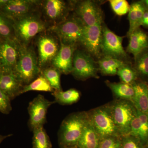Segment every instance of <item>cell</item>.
I'll return each instance as SVG.
<instances>
[{
    "instance_id": "obj_35",
    "label": "cell",
    "mask_w": 148,
    "mask_h": 148,
    "mask_svg": "<svg viewBox=\"0 0 148 148\" xmlns=\"http://www.w3.org/2000/svg\"><path fill=\"white\" fill-rule=\"evenodd\" d=\"M10 98L0 89V112L8 114L12 110Z\"/></svg>"
},
{
    "instance_id": "obj_9",
    "label": "cell",
    "mask_w": 148,
    "mask_h": 148,
    "mask_svg": "<svg viewBox=\"0 0 148 148\" xmlns=\"http://www.w3.org/2000/svg\"><path fill=\"white\" fill-rule=\"evenodd\" d=\"M123 38V37L115 34L106 25H102V54L104 56L113 57L123 61L127 59V55L122 45Z\"/></svg>"
},
{
    "instance_id": "obj_19",
    "label": "cell",
    "mask_w": 148,
    "mask_h": 148,
    "mask_svg": "<svg viewBox=\"0 0 148 148\" xmlns=\"http://www.w3.org/2000/svg\"><path fill=\"white\" fill-rule=\"evenodd\" d=\"M132 85L134 90L132 103L136 109L148 115V83L136 81Z\"/></svg>"
},
{
    "instance_id": "obj_4",
    "label": "cell",
    "mask_w": 148,
    "mask_h": 148,
    "mask_svg": "<svg viewBox=\"0 0 148 148\" xmlns=\"http://www.w3.org/2000/svg\"><path fill=\"white\" fill-rule=\"evenodd\" d=\"M85 26L79 18L74 15L50 27L48 30L53 33L60 42L66 45L76 46L80 42Z\"/></svg>"
},
{
    "instance_id": "obj_17",
    "label": "cell",
    "mask_w": 148,
    "mask_h": 148,
    "mask_svg": "<svg viewBox=\"0 0 148 148\" xmlns=\"http://www.w3.org/2000/svg\"><path fill=\"white\" fill-rule=\"evenodd\" d=\"M24 86L13 70H0V89L11 101L21 95Z\"/></svg>"
},
{
    "instance_id": "obj_11",
    "label": "cell",
    "mask_w": 148,
    "mask_h": 148,
    "mask_svg": "<svg viewBox=\"0 0 148 148\" xmlns=\"http://www.w3.org/2000/svg\"><path fill=\"white\" fill-rule=\"evenodd\" d=\"M55 101H50L44 96L39 95L29 103L28 110L29 119L28 125L32 131L39 127H43L46 123L48 109Z\"/></svg>"
},
{
    "instance_id": "obj_14",
    "label": "cell",
    "mask_w": 148,
    "mask_h": 148,
    "mask_svg": "<svg viewBox=\"0 0 148 148\" xmlns=\"http://www.w3.org/2000/svg\"><path fill=\"white\" fill-rule=\"evenodd\" d=\"M21 45L16 39L0 40V67L4 71H13L20 52Z\"/></svg>"
},
{
    "instance_id": "obj_1",
    "label": "cell",
    "mask_w": 148,
    "mask_h": 148,
    "mask_svg": "<svg viewBox=\"0 0 148 148\" xmlns=\"http://www.w3.org/2000/svg\"><path fill=\"white\" fill-rule=\"evenodd\" d=\"M13 21L14 36L19 44L29 45L37 36L47 31L49 25L38 10L27 15L12 18Z\"/></svg>"
},
{
    "instance_id": "obj_38",
    "label": "cell",
    "mask_w": 148,
    "mask_h": 148,
    "mask_svg": "<svg viewBox=\"0 0 148 148\" xmlns=\"http://www.w3.org/2000/svg\"><path fill=\"white\" fill-rule=\"evenodd\" d=\"M8 1V0H0V9L3 8L7 3Z\"/></svg>"
},
{
    "instance_id": "obj_34",
    "label": "cell",
    "mask_w": 148,
    "mask_h": 148,
    "mask_svg": "<svg viewBox=\"0 0 148 148\" xmlns=\"http://www.w3.org/2000/svg\"><path fill=\"white\" fill-rule=\"evenodd\" d=\"M121 148H146L138 138L131 135L122 136Z\"/></svg>"
},
{
    "instance_id": "obj_6",
    "label": "cell",
    "mask_w": 148,
    "mask_h": 148,
    "mask_svg": "<svg viewBox=\"0 0 148 148\" xmlns=\"http://www.w3.org/2000/svg\"><path fill=\"white\" fill-rule=\"evenodd\" d=\"M115 124L121 136L129 135L130 125L137 110L131 101L117 99L109 103Z\"/></svg>"
},
{
    "instance_id": "obj_16",
    "label": "cell",
    "mask_w": 148,
    "mask_h": 148,
    "mask_svg": "<svg viewBox=\"0 0 148 148\" xmlns=\"http://www.w3.org/2000/svg\"><path fill=\"white\" fill-rule=\"evenodd\" d=\"M76 49V46L66 45L60 42V49L51 62V66L58 69L61 73H71L74 53Z\"/></svg>"
},
{
    "instance_id": "obj_33",
    "label": "cell",
    "mask_w": 148,
    "mask_h": 148,
    "mask_svg": "<svg viewBox=\"0 0 148 148\" xmlns=\"http://www.w3.org/2000/svg\"><path fill=\"white\" fill-rule=\"evenodd\" d=\"M122 136H110L101 139L98 148H121Z\"/></svg>"
},
{
    "instance_id": "obj_3",
    "label": "cell",
    "mask_w": 148,
    "mask_h": 148,
    "mask_svg": "<svg viewBox=\"0 0 148 148\" xmlns=\"http://www.w3.org/2000/svg\"><path fill=\"white\" fill-rule=\"evenodd\" d=\"M13 71L24 86L29 84L40 74L38 57L32 46L21 45L19 56Z\"/></svg>"
},
{
    "instance_id": "obj_10",
    "label": "cell",
    "mask_w": 148,
    "mask_h": 148,
    "mask_svg": "<svg viewBox=\"0 0 148 148\" xmlns=\"http://www.w3.org/2000/svg\"><path fill=\"white\" fill-rule=\"evenodd\" d=\"M75 16L86 27L102 25L103 12L95 2L89 0L81 1L74 4Z\"/></svg>"
},
{
    "instance_id": "obj_26",
    "label": "cell",
    "mask_w": 148,
    "mask_h": 148,
    "mask_svg": "<svg viewBox=\"0 0 148 148\" xmlns=\"http://www.w3.org/2000/svg\"><path fill=\"white\" fill-rule=\"evenodd\" d=\"M56 103L61 105H71L76 103L80 98V93L76 89L71 88L64 91L54 90L52 93Z\"/></svg>"
},
{
    "instance_id": "obj_18",
    "label": "cell",
    "mask_w": 148,
    "mask_h": 148,
    "mask_svg": "<svg viewBox=\"0 0 148 148\" xmlns=\"http://www.w3.org/2000/svg\"><path fill=\"white\" fill-rule=\"evenodd\" d=\"M137 110L130 125L129 135L138 138L146 147L148 141V115Z\"/></svg>"
},
{
    "instance_id": "obj_28",
    "label": "cell",
    "mask_w": 148,
    "mask_h": 148,
    "mask_svg": "<svg viewBox=\"0 0 148 148\" xmlns=\"http://www.w3.org/2000/svg\"><path fill=\"white\" fill-rule=\"evenodd\" d=\"M33 132L32 148H52V144L43 127L36 128Z\"/></svg>"
},
{
    "instance_id": "obj_29",
    "label": "cell",
    "mask_w": 148,
    "mask_h": 148,
    "mask_svg": "<svg viewBox=\"0 0 148 148\" xmlns=\"http://www.w3.org/2000/svg\"><path fill=\"white\" fill-rule=\"evenodd\" d=\"M41 74L47 80L53 90H62L60 80L61 73L58 69L52 66L48 67L43 69L41 71Z\"/></svg>"
},
{
    "instance_id": "obj_20",
    "label": "cell",
    "mask_w": 148,
    "mask_h": 148,
    "mask_svg": "<svg viewBox=\"0 0 148 148\" xmlns=\"http://www.w3.org/2000/svg\"><path fill=\"white\" fill-rule=\"evenodd\" d=\"M127 51L135 57L143 51L148 48V35L140 28L129 36Z\"/></svg>"
},
{
    "instance_id": "obj_24",
    "label": "cell",
    "mask_w": 148,
    "mask_h": 148,
    "mask_svg": "<svg viewBox=\"0 0 148 148\" xmlns=\"http://www.w3.org/2000/svg\"><path fill=\"white\" fill-rule=\"evenodd\" d=\"M106 83L117 99L132 102L134 90L132 85L122 82H111L109 81L106 82Z\"/></svg>"
},
{
    "instance_id": "obj_5",
    "label": "cell",
    "mask_w": 148,
    "mask_h": 148,
    "mask_svg": "<svg viewBox=\"0 0 148 148\" xmlns=\"http://www.w3.org/2000/svg\"><path fill=\"white\" fill-rule=\"evenodd\" d=\"M87 112L89 122L101 139L110 136H121L114 122L109 104Z\"/></svg>"
},
{
    "instance_id": "obj_27",
    "label": "cell",
    "mask_w": 148,
    "mask_h": 148,
    "mask_svg": "<svg viewBox=\"0 0 148 148\" xmlns=\"http://www.w3.org/2000/svg\"><path fill=\"white\" fill-rule=\"evenodd\" d=\"M54 90L47 80L40 73L34 80L29 84L24 86L21 94L30 91L53 92Z\"/></svg>"
},
{
    "instance_id": "obj_40",
    "label": "cell",
    "mask_w": 148,
    "mask_h": 148,
    "mask_svg": "<svg viewBox=\"0 0 148 148\" xmlns=\"http://www.w3.org/2000/svg\"><path fill=\"white\" fill-rule=\"evenodd\" d=\"M145 148H148V141L147 142V145H146Z\"/></svg>"
},
{
    "instance_id": "obj_30",
    "label": "cell",
    "mask_w": 148,
    "mask_h": 148,
    "mask_svg": "<svg viewBox=\"0 0 148 148\" xmlns=\"http://www.w3.org/2000/svg\"><path fill=\"white\" fill-rule=\"evenodd\" d=\"M15 39L12 19L0 12V40Z\"/></svg>"
},
{
    "instance_id": "obj_32",
    "label": "cell",
    "mask_w": 148,
    "mask_h": 148,
    "mask_svg": "<svg viewBox=\"0 0 148 148\" xmlns=\"http://www.w3.org/2000/svg\"><path fill=\"white\" fill-rule=\"evenodd\" d=\"M112 9L116 15L123 16L129 12L130 5L125 0H110L109 1Z\"/></svg>"
},
{
    "instance_id": "obj_8",
    "label": "cell",
    "mask_w": 148,
    "mask_h": 148,
    "mask_svg": "<svg viewBox=\"0 0 148 148\" xmlns=\"http://www.w3.org/2000/svg\"><path fill=\"white\" fill-rule=\"evenodd\" d=\"M98 70L92 56L84 51L76 49L71 73L76 79L84 80L90 78H98Z\"/></svg>"
},
{
    "instance_id": "obj_21",
    "label": "cell",
    "mask_w": 148,
    "mask_h": 148,
    "mask_svg": "<svg viewBox=\"0 0 148 148\" xmlns=\"http://www.w3.org/2000/svg\"><path fill=\"white\" fill-rule=\"evenodd\" d=\"M146 10L142 1L135 2L130 5L128 12L130 27L127 36L129 37L132 33L142 26L143 15Z\"/></svg>"
},
{
    "instance_id": "obj_41",
    "label": "cell",
    "mask_w": 148,
    "mask_h": 148,
    "mask_svg": "<svg viewBox=\"0 0 148 148\" xmlns=\"http://www.w3.org/2000/svg\"><path fill=\"white\" fill-rule=\"evenodd\" d=\"M78 148L77 147H73V148Z\"/></svg>"
},
{
    "instance_id": "obj_37",
    "label": "cell",
    "mask_w": 148,
    "mask_h": 148,
    "mask_svg": "<svg viewBox=\"0 0 148 148\" xmlns=\"http://www.w3.org/2000/svg\"><path fill=\"white\" fill-rule=\"evenodd\" d=\"M12 134H9V135H0V144H1V143L6 138L10 137V136H12Z\"/></svg>"
},
{
    "instance_id": "obj_12",
    "label": "cell",
    "mask_w": 148,
    "mask_h": 148,
    "mask_svg": "<svg viewBox=\"0 0 148 148\" xmlns=\"http://www.w3.org/2000/svg\"><path fill=\"white\" fill-rule=\"evenodd\" d=\"M40 8L42 16L48 25L51 24L50 27L65 20L69 10L68 5L61 0L42 1Z\"/></svg>"
},
{
    "instance_id": "obj_31",
    "label": "cell",
    "mask_w": 148,
    "mask_h": 148,
    "mask_svg": "<svg viewBox=\"0 0 148 148\" xmlns=\"http://www.w3.org/2000/svg\"><path fill=\"white\" fill-rule=\"evenodd\" d=\"M122 82L132 85L138 78L137 72L133 67L125 64L121 67L117 73Z\"/></svg>"
},
{
    "instance_id": "obj_25",
    "label": "cell",
    "mask_w": 148,
    "mask_h": 148,
    "mask_svg": "<svg viewBox=\"0 0 148 148\" xmlns=\"http://www.w3.org/2000/svg\"><path fill=\"white\" fill-rule=\"evenodd\" d=\"M141 81L148 83V48L135 57L133 67Z\"/></svg>"
},
{
    "instance_id": "obj_22",
    "label": "cell",
    "mask_w": 148,
    "mask_h": 148,
    "mask_svg": "<svg viewBox=\"0 0 148 148\" xmlns=\"http://www.w3.org/2000/svg\"><path fill=\"white\" fill-rule=\"evenodd\" d=\"M101 138L88 121L77 145L79 148H98Z\"/></svg>"
},
{
    "instance_id": "obj_23",
    "label": "cell",
    "mask_w": 148,
    "mask_h": 148,
    "mask_svg": "<svg viewBox=\"0 0 148 148\" xmlns=\"http://www.w3.org/2000/svg\"><path fill=\"white\" fill-rule=\"evenodd\" d=\"M98 70L106 75H117L118 71L125 65L124 61L110 56H104L98 61Z\"/></svg>"
},
{
    "instance_id": "obj_2",
    "label": "cell",
    "mask_w": 148,
    "mask_h": 148,
    "mask_svg": "<svg viewBox=\"0 0 148 148\" xmlns=\"http://www.w3.org/2000/svg\"><path fill=\"white\" fill-rule=\"evenodd\" d=\"M88 121L87 112L70 114L62 122L58 133L61 148L76 147Z\"/></svg>"
},
{
    "instance_id": "obj_7",
    "label": "cell",
    "mask_w": 148,
    "mask_h": 148,
    "mask_svg": "<svg viewBox=\"0 0 148 148\" xmlns=\"http://www.w3.org/2000/svg\"><path fill=\"white\" fill-rule=\"evenodd\" d=\"M59 40L53 33L47 30L37 37L38 64L41 71L49 67L60 47Z\"/></svg>"
},
{
    "instance_id": "obj_39",
    "label": "cell",
    "mask_w": 148,
    "mask_h": 148,
    "mask_svg": "<svg viewBox=\"0 0 148 148\" xmlns=\"http://www.w3.org/2000/svg\"><path fill=\"white\" fill-rule=\"evenodd\" d=\"M142 1L145 7L147 10H148V0H144V1Z\"/></svg>"
},
{
    "instance_id": "obj_36",
    "label": "cell",
    "mask_w": 148,
    "mask_h": 148,
    "mask_svg": "<svg viewBox=\"0 0 148 148\" xmlns=\"http://www.w3.org/2000/svg\"><path fill=\"white\" fill-rule=\"evenodd\" d=\"M142 26L148 28V10H146L143 15Z\"/></svg>"
},
{
    "instance_id": "obj_13",
    "label": "cell",
    "mask_w": 148,
    "mask_h": 148,
    "mask_svg": "<svg viewBox=\"0 0 148 148\" xmlns=\"http://www.w3.org/2000/svg\"><path fill=\"white\" fill-rule=\"evenodd\" d=\"M102 25L85 26L80 44L91 56L101 58L102 56Z\"/></svg>"
},
{
    "instance_id": "obj_42",
    "label": "cell",
    "mask_w": 148,
    "mask_h": 148,
    "mask_svg": "<svg viewBox=\"0 0 148 148\" xmlns=\"http://www.w3.org/2000/svg\"><path fill=\"white\" fill-rule=\"evenodd\" d=\"M1 70V67H0V70Z\"/></svg>"
},
{
    "instance_id": "obj_15",
    "label": "cell",
    "mask_w": 148,
    "mask_h": 148,
    "mask_svg": "<svg viewBox=\"0 0 148 148\" xmlns=\"http://www.w3.org/2000/svg\"><path fill=\"white\" fill-rule=\"evenodd\" d=\"M41 2L34 0H8L0 12L11 18H17L38 10Z\"/></svg>"
}]
</instances>
